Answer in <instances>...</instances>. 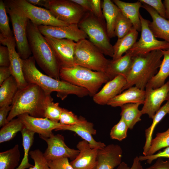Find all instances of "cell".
I'll return each instance as SVG.
<instances>
[{
  "label": "cell",
  "mask_w": 169,
  "mask_h": 169,
  "mask_svg": "<svg viewBox=\"0 0 169 169\" xmlns=\"http://www.w3.org/2000/svg\"><path fill=\"white\" fill-rule=\"evenodd\" d=\"M76 147L78 155L70 162L74 169H95L97 164L99 149L92 147L87 141H79Z\"/></svg>",
  "instance_id": "ac0fdd59"
},
{
  "label": "cell",
  "mask_w": 169,
  "mask_h": 169,
  "mask_svg": "<svg viewBox=\"0 0 169 169\" xmlns=\"http://www.w3.org/2000/svg\"><path fill=\"white\" fill-rule=\"evenodd\" d=\"M141 23V36L139 40L127 52L133 57L147 54L156 50H166L169 43L156 38L149 27L150 21L144 18L140 14Z\"/></svg>",
  "instance_id": "30bf717a"
},
{
  "label": "cell",
  "mask_w": 169,
  "mask_h": 169,
  "mask_svg": "<svg viewBox=\"0 0 169 169\" xmlns=\"http://www.w3.org/2000/svg\"><path fill=\"white\" fill-rule=\"evenodd\" d=\"M163 58L157 73L147 84L146 88L156 89L165 84V80L169 76V48L161 50Z\"/></svg>",
  "instance_id": "83f0119b"
},
{
  "label": "cell",
  "mask_w": 169,
  "mask_h": 169,
  "mask_svg": "<svg viewBox=\"0 0 169 169\" xmlns=\"http://www.w3.org/2000/svg\"><path fill=\"white\" fill-rule=\"evenodd\" d=\"M44 7L56 18L69 24H78L87 12L71 0H47Z\"/></svg>",
  "instance_id": "9c48e42d"
},
{
  "label": "cell",
  "mask_w": 169,
  "mask_h": 169,
  "mask_svg": "<svg viewBox=\"0 0 169 169\" xmlns=\"http://www.w3.org/2000/svg\"><path fill=\"white\" fill-rule=\"evenodd\" d=\"M78 25L86 33L89 40L104 55L112 58L113 46L108 35L105 22L97 18L91 12H88Z\"/></svg>",
  "instance_id": "8992f818"
},
{
  "label": "cell",
  "mask_w": 169,
  "mask_h": 169,
  "mask_svg": "<svg viewBox=\"0 0 169 169\" xmlns=\"http://www.w3.org/2000/svg\"><path fill=\"white\" fill-rule=\"evenodd\" d=\"M128 127L126 123L121 118L118 122L111 128L110 132V138L119 141H121L127 136Z\"/></svg>",
  "instance_id": "f35d334b"
},
{
  "label": "cell",
  "mask_w": 169,
  "mask_h": 169,
  "mask_svg": "<svg viewBox=\"0 0 169 169\" xmlns=\"http://www.w3.org/2000/svg\"><path fill=\"white\" fill-rule=\"evenodd\" d=\"M0 42L8 49L10 61L9 67L12 76L16 81L19 89L25 87L28 83L24 76L22 59L15 49L16 45L14 37L5 38L0 35Z\"/></svg>",
  "instance_id": "e0dca14e"
},
{
  "label": "cell",
  "mask_w": 169,
  "mask_h": 169,
  "mask_svg": "<svg viewBox=\"0 0 169 169\" xmlns=\"http://www.w3.org/2000/svg\"><path fill=\"white\" fill-rule=\"evenodd\" d=\"M158 158H169V146L166 147L162 151H159L153 155L150 156H140L139 158L141 161H146L147 163L151 164L154 160Z\"/></svg>",
  "instance_id": "ee69618b"
},
{
  "label": "cell",
  "mask_w": 169,
  "mask_h": 169,
  "mask_svg": "<svg viewBox=\"0 0 169 169\" xmlns=\"http://www.w3.org/2000/svg\"><path fill=\"white\" fill-rule=\"evenodd\" d=\"M91 12L97 18L103 22H105L101 8L102 4L100 0H90Z\"/></svg>",
  "instance_id": "f6af8a7d"
},
{
  "label": "cell",
  "mask_w": 169,
  "mask_h": 169,
  "mask_svg": "<svg viewBox=\"0 0 169 169\" xmlns=\"http://www.w3.org/2000/svg\"><path fill=\"white\" fill-rule=\"evenodd\" d=\"M62 108L59 103H54L50 97L48 100L44 110V118L56 122H59Z\"/></svg>",
  "instance_id": "8d00e7d4"
},
{
  "label": "cell",
  "mask_w": 169,
  "mask_h": 169,
  "mask_svg": "<svg viewBox=\"0 0 169 169\" xmlns=\"http://www.w3.org/2000/svg\"><path fill=\"white\" fill-rule=\"evenodd\" d=\"M27 34L31 52L38 65L47 75L60 80L61 67L53 50L37 25L29 20Z\"/></svg>",
  "instance_id": "3957f363"
},
{
  "label": "cell",
  "mask_w": 169,
  "mask_h": 169,
  "mask_svg": "<svg viewBox=\"0 0 169 169\" xmlns=\"http://www.w3.org/2000/svg\"><path fill=\"white\" fill-rule=\"evenodd\" d=\"M10 55L8 49L5 46H0V66L9 67Z\"/></svg>",
  "instance_id": "bcb514c9"
},
{
  "label": "cell",
  "mask_w": 169,
  "mask_h": 169,
  "mask_svg": "<svg viewBox=\"0 0 169 169\" xmlns=\"http://www.w3.org/2000/svg\"><path fill=\"white\" fill-rule=\"evenodd\" d=\"M138 32L134 28L122 38L118 39L113 46V60H117L122 56L137 41Z\"/></svg>",
  "instance_id": "4316f807"
},
{
  "label": "cell",
  "mask_w": 169,
  "mask_h": 169,
  "mask_svg": "<svg viewBox=\"0 0 169 169\" xmlns=\"http://www.w3.org/2000/svg\"><path fill=\"white\" fill-rule=\"evenodd\" d=\"M145 169H169V159L164 161L158 158L153 165Z\"/></svg>",
  "instance_id": "681fc988"
},
{
  "label": "cell",
  "mask_w": 169,
  "mask_h": 169,
  "mask_svg": "<svg viewBox=\"0 0 169 169\" xmlns=\"http://www.w3.org/2000/svg\"><path fill=\"white\" fill-rule=\"evenodd\" d=\"M25 128V125L18 118L13 119L2 127L0 130V143L10 141L18 132Z\"/></svg>",
  "instance_id": "d6a6232c"
},
{
  "label": "cell",
  "mask_w": 169,
  "mask_h": 169,
  "mask_svg": "<svg viewBox=\"0 0 169 169\" xmlns=\"http://www.w3.org/2000/svg\"><path fill=\"white\" fill-rule=\"evenodd\" d=\"M12 76L9 67H0V85L7 79Z\"/></svg>",
  "instance_id": "f907efd6"
},
{
  "label": "cell",
  "mask_w": 169,
  "mask_h": 169,
  "mask_svg": "<svg viewBox=\"0 0 169 169\" xmlns=\"http://www.w3.org/2000/svg\"><path fill=\"white\" fill-rule=\"evenodd\" d=\"M3 1L0 0V35L5 38L14 36L10 27L9 20Z\"/></svg>",
  "instance_id": "74e56055"
},
{
  "label": "cell",
  "mask_w": 169,
  "mask_h": 169,
  "mask_svg": "<svg viewBox=\"0 0 169 169\" xmlns=\"http://www.w3.org/2000/svg\"><path fill=\"white\" fill-rule=\"evenodd\" d=\"M101 7L108 37L110 38L115 37L116 36L115 33V23L120 10L110 0H103Z\"/></svg>",
  "instance_id": "484cf974"
},
{
  "label": "cell",
  "mask_w": 169,
  "mask_h": 169,
  "mask_svg": "<svg viewBox=\"0 0 169 169\" xmlns=\"http://www.w3.org/2000/svg\"><path fill=\"white\" fill-rule=\"evenodd\" d=\"M143 3L151 7L161 17L166 19L165 7L161 0H139Z\"/></svg>",
  "instance_id": "b9f144b4"
},
{
  "label": "cell",
  "mask_w": 169,
  "mask_h": 169,
  "mask_svg": "<svg viewBox=\"0 0 169 169\" xmlns=\"http://www.w3.org/2000/svg\"><path fill=\"white\" fill-rule=\"evenodd\" d=\"M6 9L11 18L17 52L22 59H26L32 54L27 34L29 19L12 8L6 7Z\"/></svg>",
  "instance_id": "8fae6325"
},
{
  "label": "cell",
  "mask_w": 169,
  "mask_h": 169,
  "mask_svg": "<svg viewBox=\"0 0 169 169\" xmlns=\"http://www.w3.org/2000/svg\"><path fill=\"white\" fill-rule=\"evenodd\" d=\"M18 89V84L12 76L5 80L0 85V107L12 105Z\"/></svg>",
  "instance_id": "f1b7e54d"
},
{
  "label": "cell",
  "mask_w": 169,
  "mask_h": 169,
  "mask_svg": "<svg viewBox=\"0 0 169 169\" xmlns=\"http://www.w3.org/2000/svg\"><path fill=\"white\" fill-rule=\"evenodd\" d=\"M168 20H169V19Z\"/></svg>",
  "instance_id": "6f0895ef"
},
{
  "label": "cell",
  "mask_w": 169,
  "mask_h": 169,
  "mask_svg": "<svg viewBox=\"0 0 169 169\" xmlns=\"http://www.w3.org/2000/svg\"><path fill=\"white\" fill-rule=\"evenodd\" d=\"M17 117L24 124L26 128L38 134L39 136L44 137H50L53 134V130L55 131L64 125L46 118L34 117L27 113L19 115Z\"/></svg>",
  "instance_id": "2e32d148"
},
{
  "label": "cell",
  "mask_w": 169,
  "mask_h": 169,
  "mask_svg": "<svg viewBox=\"0 0 169 169\" xmlns=\"http://www.w3.org/2000/svg\"><path fill=\"white\" fill-rule=\"evenodd\" d=\"M19 146L16 144L12 148L0 153V169H16L20 160Z\"/></svg>",
  "instance_id": "4dcf8cb0"
},
{
  "label": "cell",
  "mask_w": 169,
  "mask_h": 169,
  "mask_svg": "<svg viewBox=\"0 0 169 169\" xmlns=\"http://www.w3.org/2000/svg\"><path fill=\"white\" fill-rule=\"evenodd\" d=\"M140 105L139 103H129L120 107L121 118L130 130L133 129L136 124L141 120V117L143 114L141 110L138 108Z\"/></svg>",
  "instance_id": "f546056e"
},
{
  "label": "cell",
  "mask_w": 169,
  "mask_h": 169,
  "mask_svg": "<svg viewBox=\"0 0 169 169\" xmlns=\"http://www.w3.org/2000/svg\"><path fill=\"white\" fill-rule=\"evenodd\" d=\"M166 100L167 101L169 100V91H168V94H167V99H166Z\"/></svg>",
  "instance_id": "11a10c76"
},
{
  "label": "cell",
  "mask_w": 169,
  "mask_h": 169,
  "mask_svg": "<svg viewBox=\"0 0 169 169\" xmlns=\"http://www.w3.org/2000/svg\"><path fill=\"white\" fill-rule=\"evenodd\" d=\"M138 156L135 157L131 166L129 167L125 162H122L117 166V169H143Z\"/></svg>",
  "instance_id": "7dc6e473"
},
{
  "label": "cell",
  "mask_w": 169,
  "mask_h": 169,
  "mask_svg": "<svg viewBox=\"0 0 169 169\" xmlns=\"http://www.w3.org/2000/svg\"><path fill=\"white\" fill-rule=\"evenodd\" d=\"M142 8L151 15L152 21L149 27L156 38L163 39L169 43V21L161 16L152 8L142 3Z\"/></svg>",
  "instance_id": "7402d4cb"
},
{
  "label": "cell",
  "mask_w": 169,
  "mask_h": 169,
  "mask_svg": "<svg viewBox=\"0 0 169 169\" xmlns=\"http://www.w3.org/2000/svg\"><path fill=\"white\" fill-rule=\"evenodd\" d=\"M83 119L79 118L72 112L62 108L59 122L64 125H73L80 123Z\"/></svg>",
  "instance_id": "60d3db41"
},
{
  "label": "cell",
  "mask_w": 169,
  "mask_h": 169,
  "mask_svg": "<svg viewBox=\"0 0 169 169\" xmlns=\"http://www.w3.org/2000/svg\"><path fill=\"white\" fill-rule=\"evenodd\" d=\"M169 146V128L166 131L158 132L152 139L149 149L145 156L153 155L161 149Z\"/></svg>",
  "instance_id": "e575fe53"
},
{
  "label": "cell",
  "mask_w": 169,
  "mask_h": 169,
  "mask_svg": "<svg viewBox=\"0 0 169 169\" xmlns=\"http://www.w3.org/2000/svg\"><path fill=\"white\" fill-rule=\"evenodd\" d=\"M169 90V81L156 89L146 88L145 98L141 110L143 115L147 114L150 118L152 119L161 108L162 103L166 100Z\"/></svg>",
  "instance_id": "9a60e30c"
},
{
  "label": "cell",
  "mask_w": 169,
  "mask_h": 169,
  "mask_svg": "<svg viewBox=\"0 0 169 169\" xmlns=\"http://www.w3.org/2000/svg\"><path fill=\"white\" fill-rule=\"evenodd\" d=\"M162 56L161 50H159L133 57L132 66L122 91L134 85L145 90L147 83L158 72Z\"/></svg>",
  "instance_id": "277c9868"
},
{
  "label": "cell",
  "mask_w": 169,
  "mask_h": 169,
  "mask_svg": "<svg viewBox=\"0 0 169 169\" xmlns=\"http://www.w3.org/2000/svg\"><path fill=\"white\" fill-rule=\"evenodd\" d=\"M132 63V56L127 52L124 55L118 59L110 60L105 73L110 80L118 75L123 76L126 78Z\"/></svg>",
  "instance_id": "cb8c5ba5"
},
{
  "label": "cell",
  "mask_w": 169,
  "mask_h": 169,
  "mask_svg": "<svg viewBox=\"0 0 169 169\" xmlns=\"http://www.w3.org/2000/svg\"><path fill=\"white\" fill-rule=\"evenodd\" d=\"M168 114H169V112H168Z\"/></svg>",
  "instance_id": "9f6ffc18"
},
{
  "label": "cell",
  "mask_w": 169,
  "mask_h": 169,
  "mask_svg": "<svg viewBox=\"0 0 169 169\" xmlns=\"http://www.w3.org/2000/svg\"><path fill=\"white\" fill-rule=\"evenodd\" d=\"M37 26L40 33L44 37L69 39L75 42L88 38L86 33L79 28L78 24H71L64 26Z\"/></svg>",
  "instance_id": "5bb4252c"
},
{
  "label": "cell",
  "mask_w": 169,
  "mask_h": 169,
  "mask_svg": "<svg viewBox=\"0 0 169 169\" xmlns=\"http://www.w3.org/2000/svg\"><path fill=\"white\" fill-rule=\"evenodd\" d=\"M122 153L121 148L117 144H109L99 149L95 169H114L122 162Z\"/></svg>",
  "instance_id": "d6986e66"
},
{
  "label": "cell",
  "mask_w": 169,
  "mask_h": 169,
  "mask_svg": "<svg viewBox=\"0 0 169 169\" xmlns=\"http://www.w3.org/2000/svg\"><path fill=\"white\" fill-rule=\"evenodd\" d=\"M169 111V100L157 111L152 119L153 121L151 125L145 131L146 141L143 147V155L145 156L150 146L152 139V135L156 125L168 114Z\"/></svg>",
  "instance_id": "1f68e13d"
},
{
  "label": "cell",
  "mask_w": 169,
  "mask_h": 169,
  "mask_svg": "<svg viewBox=\"0 0 169 169\" xmlns=\"http://www.w3.org/2000/svg\"><path fill=\"white\" fill-rule=\"evenodd\" d=\"M110 61L89 40L84 39L76 42L74 54L76 65L105 73Z\"/></svg>",
  "instance_id": "52a82bcc"
},
{
  "label": "cell",
  "mask_w": 169,
  "mask_h": 169,
  "mask_svg": "<svg viewBox=\"0 0 169 169\" xmlns=\"http://www.w3.org/2000/svg\"><path fill=\"white\" fill-rule=\"evenodd\" d=\"M21 132L24 154L21 162L16 169H25L33 166L29 162L28 157L29 150L33 142L35 133L26 128L24 129Z\"/></svg>",
  "instance_id": "836d02e7"
},
{
  "label": "cell",
  "mask_w": 169,
  "mask_h": 169,
  "mask_svg": "<svg viewBox=\"0 0 169 169\" xmlns=\"http://www.w3.org/2000/svg\"><path fill=\"white\" fill-rule=\"evenodd\" d=\"M22 61L24 75L27 83L38 85L47 94H50L56 92L57 96L62 100L69 95H74L81 98L90 95L89 91L84 88L42 73L36 66V61L33 56L26 59H22Z\"/></svg>",
  "instance_id": "6da1fadb"
},
{
  "label": "cell",
  "mask_w": 169,
  "mask_h": 169,
  "mask_svg": "<svg viewBox=\"0 0 169 169\" xmlns=\"http://www.w3.org/2000/svg\"><path fill=\"white\" fill-rule=\"evenodd\" d=\"M146 96L145 90L136 86L128 88L111 100L107 105L112 107H121L129 103L143 104Z\"/></svg>",
  "instance_id": "603a6c76"
},
{
  "label": "cell",
  "mask_w": 169,
  "mask_h": 169,
  "mask_svg": "<svg viewBox=\"0 0 169 169\" xmlns=\"http://www.w3.org/2000/svg\"><path fill=\"white\" fill-rule=\"evenodd\" d=\"M166 10V18L169 19V0H164L163 3Z\"/></svg>",
  "instance_id": "db71d44e"
},
{
  "label": "cell",
  "mask_w": 169,
  "mask_h": 169,
  "mask_svg": "<svg viewBox=\"0 0 169 169\" xmlns=\"http://www.w3.org/2000/svg\"><path fill=\"white\" fill-rule=\"evenodd\" d=\"M59 130H69L75 132L83 140L88 142L92 148L100 149L106 146L104 143L97 141L93 138V135L96 133V130L94 128V124L84 118L80 123L71 125H64L55 131Z\"/></svg>",
  "instance_id": "44dd1931"
},
{
  "label": "cell",
  "mask_w": 169,
  "mask_h": 169,
  "mask_svg": "<svg viewBox=\"0 0 169 169\" xmlns=\"http://www.w3.org/2000/svg\"><path fill=\"white\" fill-rule=\"evenodd\" d=\"M122 13L131 22L133 28L138 32L141 31V23L139 10L142 3L139 0L133 3L125 2L120 0H113Z\"/></svg>",
  "instance_id": "d4e9b609"
},
{
  "label": "cell",
  "mask_w": 169,
  "mask_h": 169,
  "mask_svg": "<svg viewBox=\"0 0 169 169\" xmlns=\"http://www.w3.org/2000/svg\"><path fill=\"white\" fill-rule=\"evenodd\" d=\"M126 83V79L118 75L105 83L101 89L95 94L93 100L96 104L104 105L114 97L120 94Z\"/></svg>",
  "instance_id": "ffe728a7"
},
{
  "label": "cell",
  "mask_w": 169,
  "mask_h": 169,
  "mask_svg": "<svg viewBox=\"0 0 169 169\" xmlns=\"http://www.w3.org/2000/svg\"><path fill=\"white\" fill-rule=\"evenodd\" d=\"M3 1L6 7L14 10L37 26L69 25L56 18L46 9L33 5L26 0H5Z\"/></svg>",
  "instance_id": "ba28073f"
},
{
  "label": "cell",
  "mask_w": 169,
  "mask_h": 169,
  "mask_svg": "<svg viewBox=\"0 0 169 169\" xmlns=\"http://www.w3.org/2000/svg\"><path fill=\"white\" fill-rule=\"evenodd\" d=\"M29 155L34 161V165L29 169H51L44 153L40 150L37 149L30 151Z\"/></svg>",
  "instance_id": "ab89813d"
},
{
  "label": "cell",
  "mask_w": 169,
  "mask_h": 169,
  "mask_svg": "<svg viewBox=\"0 0 169 169\" xmlns=\"http://www.w3.org/2000/svg\"><path fill=\"white\" fill-rule=\"evenodd\" d=\"M60 78L62 80L84 88L93 96L104 84L110 80L105 73L93 71L82 66L61 68Z\"/></svg>",
  "instance_id": "5b68a950"
},
{
  "label": "cell",
  "mask_w": 169,
  "mask_h": 169,
  "mask_svg": "<svg viewBox=\"0 0 169 169\" xmlns=\"http://www.w3.org/2000/svg\"><path fill=\"white\" fill-rule=\"evenodd\" d=\"M133 28L131 21L120 11L117 18L115 28V33L118 39L125 35Z\"/></svg>",
  "instance_id": "d590c367"
},
{
  "label": "cell",
  "mask_w": 169,
  "mask_h": 169,
  "mask_svg": "<svg viewBox=\"0 0 169 169\" xmlns=\"http://www.w3.org/2000/svg\"><path fill=\"white\" fill-rule=\"evenodd\" d=\"M47 143V147L44 153L47 161L63 158L74 160L79 153L78 150L68 147L64 142V137L61 135L53 134L48 138L39 136Z\"/></svg>",
  "instance_id": "7c38bea8"
},
{
  "label": "cell",
  "mask_w": 169,
  "mask_h": 169,
  "mask_svg": "<svg viewBox=\"0 0 169 169\" xmlns=\"http://www.w3.org/2000/svg\"><path fill=\"white\" fill-rule=\"evenodd\" d=\"M30 4L35 6H45L47 0H26Z\"/></svg>",
  "instance_id": "f5cc1de1"
},
{
  "label": "cell",
  "mask_w": 169,
  "mask_h": 169,
  "mask_svg": "<svg viewBox=\"0 0 169 169\" xmlns=\"http://www.w3.org/2000/svg\"><path fill=\"white\" fill-rule=\"evenodd\" d=\"M50 97V94L46 93L35 84L28 83L25 87L19 89L12 104L7 122L26 113L34 117L44 118V108Z\"/></svg>",
  "instance_id": "7a4b0ae2"
},
{
  "label": "cell",
  "mask_w": 169,
  "mask_h": 169,
  "mask_svg": "<svg viewBox=\"0 0 169 169\" xmlns=\"http://www.w3.org/2000/svg\"><path fill=\"white\" fill-rule=\"evenodd\" d=\"M77 4L86 12H91L90 0H71Z\"/></svg>",
  "instance_id": "816d5d0a"
},
{
  "label": "cell",
  "mask_w": 169,
  "mask_h": 169,
  "mask_svg": "<svg viewBox=\"0 0 169 169\" xmlns=\"http://www.w3.org/2000/svg\"><path fill=\"white\" fill-rule=\"evenodd\" d=\"M44 37L53 50L61 68L76 66L74 54L76 42L69 39Z\"/></svg>",
  "instance_id": "4fadbf2b"
},
{
  "label": "cell",
  "mask_w": 169,
  "mask_h": 169,
  "mask_svg": "<svg viewBox=\"0 0 169 169\" xmlns=\"http://www.w3.org/2000/svg\"><path fill=\"white\" fill-rule=\"evenodd\" d=\"M12 108V105H6L0 107V127L6 124L7 118Z\"/></svg>",
  "instance_id": "c3c4849f"
},
{
  "label": "cell",
  "mask_w": 169,
  "mask_h": 169,
  "mask_svg": "<svg viewBox=\"0 0 169 169\" xmlns=\"http://www.w3.org/2000/svg\"><path fill=\"white\" fill-rule=\"evenodd\" d=\"M51 169H74L69 162L68 158H63L48 161Z\"/></svg>",
  "instance_id": "7bdbcfd3"
}]
</instances>
